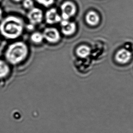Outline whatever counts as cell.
Here are the masks:
<instances>
[{
  "label": "cell",
  "mask_w": 133,
  "mask_h": 133,
  "mask_svg": "<svg viewBox=\"0 0 133 133\" xmlns=\"http://www.w3.org/2000/svg\"><path fill=\"white\" fill-rule=\"evenodd\" d=\"M2 9L0 8V20H1V19H2Z\"/></svg>",
  "instance_id": "obj_15"
},
{
  "label": "cell",
  "mask_w": 133,
  "mask_h": 133,
  "mask_svg": "<svg viewBox=\"0 0 133 133\" xmlns=\"http://www.w3.org/2000/svg\"><path fill=\"white\" fill-rule=\"evenodd\" d=\"M86 20L90 25H96L99 22V16L96 13L92 11L87 14L86 16Z\"/></svg>",
  "instance_id": "obj_9"
},
{
  "label": "cell",
  "mask_w": 133,
  "mask_h": 133,
  "mask_svg": "<svg viewBox=\"0 0 133 133\" xmlns=\"http://www.w3.org/2000/svg\"><path fill=\"white\" fill-rule=\"evenodd\" d=\"M43 34L41 33L35 32L31 36V39L32 41L35 43L39 44L41 43L43 41Z\"/></svg>",
  "instance_id": "obj_12"
},
{
  "label": "cell",
  "mask_w": 133,
  "mask_h": 133,
  "mask_svg": "<svg viewBox=\"0 0 133 133\" xmlns=\"http://www.w3.org/2000/svg\"><path fill=\"white\" fill-rule=\"evenodd\" d=\"M131 57L130 52L125 49H121L119 50L116 56L117 61L122 64H125L130 61Z\"/></svg>",
  "instance_id": "obj_8"
},
{
  "label": "cell",
  "mask_w": 133,
  "mask_h": 133,
  "mask_svg": "<svg viewBox=\"0 0 133 133\" xmlns=\"http://www.w3.org/2000/svg\"><path fill=\"white\" fill-rule=\"evenodd\" d=\"M38 3L44 5L45 7H49L53 4L54 0H36Z\"/></svg>",
  "instance_id": "obj_13"
},
{
  "label": "cell",
  "mask_w": 133,
  "mask_h": 133,
  "mask_svg": "<svg viewBox=\"0 0 133 133\" xmlns=\"http://www.w3.org/2000/svg\"><path fill=\"white\" fill-rule=\"evenodd\" d=\"M28 52L27 45L23 42H16L9 45L5 58L9 63L16 65L25 59Z\"/></svg>",
  "instance_id": "obj_2"
},
{
  "label": "cell",
  "mask_w": 133,
  "mask_h": 133,
  "mask_svg": "<svg viewBox=\"0 0 133 133\" xmlns=\"http://www.w3.org/2000/svg\"><path fill=\"white\" fill-rule=\"evenodd\" d=\"M43 38L49 42L55 43L60 39V35L58 30L55 28H47L44 31Z\"/></svg>",
  "instance_id": "obj_4"
},
{
  "label": "cell",
  "mask_w": 133,
  "mask_h": 133,
  "mask_svg": "<svg viewBox=\"0 0 133 133\" xmlns=\"http://www.w3.org/2000/svg\"><path fill=\"white\" fill-rule=\"evenodd\" d=\"M9 71L10 68L8 65L4 61L0 60V78L5 77Z\"/></svg>",
  "instance_id": "obj_11"
},
{
  "label": "cell",
  "mask_w": 133,
  "mask_h": 133,
  "mask_svg": "<svg viewBox=\"0 0 133 133\" xmlns=\"http://www.w3.org/2000/svg\"><path fill=\"white\" fill-rule=\"evenodd\" d=\"M33 0H24L23 5L26 9H32L33 8Z\"/></svg>",
  "instance_id": "obj_14"
},
{
  "label": "cell",
  "mask_w": 133,
  "mask_h": 133,
  "mask_svg": "<svg viewBox=\"0 0 133 133\" xmlns=\"http://www.w3.org/2000/svg\"><path fill=\"white\" fill-rule=\"evenodd\" d=\"M1 1V0H0V1Z\"/></svg>",
  "instance_id": "obj_17"
},
{
  "label": "cell",
  "mask_w": 133,
  "mask_h": 133,
  "mask_svg": "<svg viewBox=\"0 0 133 133\" xmlns=\"http://www.w3.org/2000/svg\"><path fill=\"white\" fill-rule=\"evenodd\" d=\"M46 21L49 24H53L61 22L62 18L55 8H52L47 11L45 15Z\"/></svg>",
  "instance_id": "obj_6"
},
{
  "label": "cell",
  "mask_w": 133,
  "mask_h": 133,
  "mask_svg": "<svg viewBox=\"0 0 133 133\" xmlns=\"http://www.w3.org/2000/svg\"><path fill=\"white\" fill-rule=\"evenodd\" d=\"M90 53V48L85 45H82L79 47L77 50V55L82 58L86 57L89 55Z\"/></svg>",
  "instance_id": "obj_10"
},
{
  "label": "cell",
  "mask_w": 133,
  "mask_h": 133,
  "mask_svg": "<svg viewBox=\"0 0 133 133\" xmlns=\"http://www.w3.org/2000/svg\"><path fill=\"white\" fill-rule=\"evenodd\" d=\"M13 1H14L15 2H19L21 1L22 0H13Z\"/></svg>",
  "instance_id": "obj_16"
},
{
  "label": "cell",
  "mask_w": 133,
  "mask_h": 133,
  "mask_svg": "<svg viewBox=\"0 0 133 133\" xmlns=\"http://www.w3.org/2000/svg\"><path fill=\"white\" fill-rule=\"evenodd\" d=\"M62 10V17L63 20H68L74 16L76 12V7L71 2H64L61 6Z\"/></svg>",
  "instance_id": "obj_3"
},
{
  "label": "cell",
  "mask_w": 133,
  "mask_h": 133,
  "mask_svg": "<svg viewBox=\"0 0 133 133\" xmlns=\"http://www.w3.org/2000/svg\"><path fill=\"white\" fill-rule=\"evenodd\" d=\"M23 29V22L16 16H8L0 24V32L7 39H14L22 34Z\"/></svg>",
  "instance_id": "obj_1"
},
{
  "label": "cell",
  "mask_w": 133,
  "mask_h": 133,
  "mask_svg": "<svg viewBox=\"0 0 133 133\" xmlns=\"http://www.w3.org/2000/svg\"><path fill=\"white\" fill-rule=\"evenodd\" d=\"M62 31L66 36H70L73 34L76 31L75 24L69 22L68 20L61 21Z\"/></svg>",
  "instance_id": "obj_7"
},
{
  "label": "cell",
  "mask_w": 133,
  "mask_h": 133,
  "mask_svg": "<svg viewBox=\"0 0 133 133\" xmlns=\"http://www.w3.org/2000/svg\"><path fill=\"white\" fill-rule=\"evenodd\" d=\"M27 17L32 25L40 23L43 18V11L38 8H32L27 15Z\"/></svg>",
  "instance_id": "obj_5"
}]
</instances>
